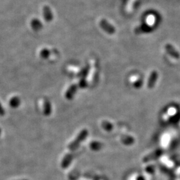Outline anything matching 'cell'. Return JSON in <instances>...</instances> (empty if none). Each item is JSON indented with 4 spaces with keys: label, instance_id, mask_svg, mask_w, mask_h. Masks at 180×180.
<instances>
[{
    "label": "cell",
    "instance_id": "3",
    "mask_svg": "<svg viewBox=\"0 0 180 180\" xmlns=\"http://www.w3.org/2000/svg\"><path fill=\"white\" fill-rule=\"evenodd\" d=\"M165 48L167 52H168L171 56H172L173 58H174L175 59H179V53L174 49V48L173 47V46L172 45L167 44V45H165Z\"/></svg>",
    "mask_w": 180,
    "mask_h": 180
},
{
    "label": "cell",
    "instance_id": "11",
    "mask_svg": "<svg viewBox=\"0 0 180 180\" xmlns=\"http://www.w3.org/2000/svg\"><path fill=\"white\" fill-rule=\"evenodd\" d=\"M156 19V17L153 16V15H149L147 17V21H150V24H153V23L155 22V20ZM149 24V25H150Z\"/></svg>",
    "mask_w": 180,
    "mask_h": 180
},
{
    "label": "cell",
    "instance_id": "8",
    "mask_svg": "<svg viewBox=\"0 0 180 180\" xmlns=\"http://www.w3.org/2000/svg\"><path fill=\"white\" fill-rule=\"evenodd\" d=\"M161 153H162V151L161 150H158V151H155L154 153H151L150 155H149L147 157H146V160H151V159H153V158H156V157H157V156H159L161 154Z\"/></svg>",
    "mask_w": 180,
    "mask_h": 180
},
{
    "label": "cell",
    "instance_id": "7",
    "mask_svg": "<svg viewBox=\"0 0 180 180\" xmlns=\"http://www.w3.org/2000/svg\"><path fill=\"white\" fill-rule=\"evenodd\" d=\"M20 100L18 98H17V97L13 98L10 102V105L13 108H16L18 106V105H20Z\"/></svg>",
    "mask_w": 180,
    "mask_h": 180
},
{
    "label": "cell",
    "instance_id": "2",
    "mask_svg": "<svg viewBox=\"0 0 180 180\" xmlns=\"http://www.w3.org/2000/svg\"><path fill=\"white\" fill-rule=\"evenodd\" d=\"M157 77H158L157 72L156 71H153L150 74V76L149 77V80L147 81V87L149 89H151L154 87L157 81Z\"/></svg>",
    "mask_w": 180,
    "mask_h": 180
},
{
    "label": "cell",
    "instance_id": "9",
    "mask_svg": "<svg viewBox=\"0 0 180 180\" xmlns=\"http://www.w3.org/2000/svg\"><path fill=\"white\" fill-rule=\"evenodd\" d=\"M102 126L104 130H107V131H110V130H112V129H113V125H112L110 123L108 122V121H103L102 123Z\"/></svg>",
    "mask_w": 180,
    "mask_h": 180
},
{
    "label": "cell",
    "instance_id": "10",
    "mask_svg": "<svg viewBox=\"0 0 180 180\" xmlns=\"http://www.w3.org/2000/svg\"><path fill=\"white\" fill-rule=\"evenodd\" d=\"M45 113L46 114V115L47 116V114L49 115V114L51 112V105L50 103L49 102H47L46 103H45Z\"/></svg>",
    "mask_w": 180,
    "mask_h": 180
},
{
    "label": "cell",
    "instance_id": "1",
    "mask_svg": "<svg viewBox=\"0 0 180 180\" xmlns=\"http://www.w3.org/2000/svg\"><path fill=\"white\" fill-rule=\"evenodd\" d=\"M87 135H88V131L86 129L83 130L81 132L78 134L76 139L69 145L68 148L70 150H76V149L79 147V146H80V144L87 138Z\"/></svg>",
    "mask_w": 180,
    "mask_h": 180
},
{
    "label": "cell",
    "instance_id": "5",
    "mask_svg": "<svg viewBox=\"0 0 180 180\" xmlns=\"http://www.w3.org/2000/svg\"><path fill=\"white\" fill-rule=\"evenodd\" d=\"M121 142L125 145H131L134 143V139L130 136H124L121 138Z\"/></svg>",
    "mask_w": 180,
    "mask_h": 180
},
{
    "label": "cell",
    "instance_id": "4",
    "mask_svg": "<svg viewBox=\"0 0 180 180\" xmlns=\"http://www.w3.org/2000/svg\"><path fill=\"white\" fill-rule=\"evenodd\" d=\"M77 90V85H72L71 87H69L68 90L66 92V98L68 99H72V98L73 97L74 94H76V92Z\"/></svg>",
    "mask_w": 180,
    "mask_h": 180
},
{
    "label": "cell",
    "instance_id": "6",
    "mask_svg": "<svg viewBox=\"0 0 180 180\" xmlns=\"http://www.w3.org/2000/svg\"><path fill=\"white\" fill-rule=\"evenodd\" d=\"M72 159V154H68L64 157V159L62 162V166L64 168H66V167L70 164Z\"/></svg>",
    "mask_w": 180,
    "mask_h": 180
}]
</instances>
